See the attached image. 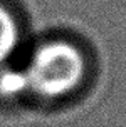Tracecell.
Wrapping results in <instances>:
<instances>
[{"mask_svg":"<svg viewBox=\"0 0 126 127\" xmlns=\"http://www.w3.org/2000/svg\"><path fill=\"white\" fill-rule=\"evenodd\" d=\"M19 45V27L7 8L0 7V65H5Z\"/></svg>","mask_w":126,"mask_h":127,"instance_id":"obj_2","label":"cell"},{"mask_svg":"<svg viewBox=\"0 0 126 127\" xmlns=\"http://www.w3.org/2000/svg\"><path fill=\"white\" fill-rule=\"evenodd\" d=\"M24 70L29 92L44 99H59L79 87L86 74V60L77 47L56 40L40 45Z\"/></svg>","mask_w":126,"mask_h":127,"instance_id":"obj_1","label":"cell"},{"mask_svg":"<svg viewBox=\"0 0 126 127\" xmlns=\"http://www.w3.org/2000/svg\"><path fill=\"white\" fill-rule=\"evenodd\" d=\"M25 92H29L25 70L0 65V97L15 99Z\"/></svg>","mask_w":126,"mask_h":127,"instance_id":"obj_3","label":"cell"}]
</instances>
